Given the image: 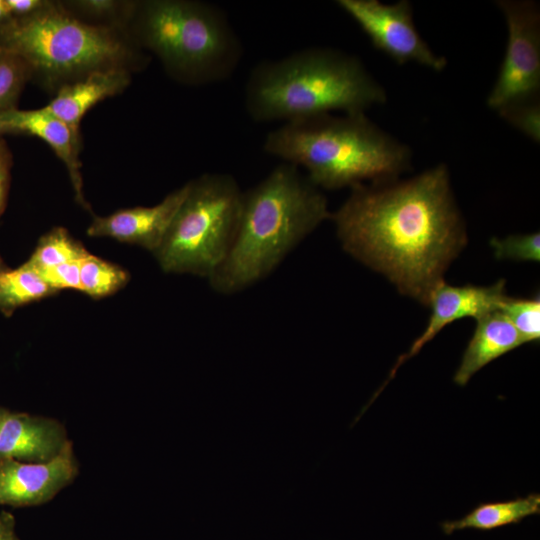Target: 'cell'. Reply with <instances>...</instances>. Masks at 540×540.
<instances>
[{"instance_id": "obj_1", "label": "cell", "mask_w": 540, "mask_h": 540, "mask_svg": "<svg viewBox=\"0 0 540 540\" xmlns=\"http://www.w3.org/2000/svg\"><path fill=\"white\" fill-rule=\"evenodd\" d=\"M331 213L343 249L427 305L466 244L445 164L406 180L358 184Z\"/></svg>"}, {"instance_id": "obj_2", "label": "cell", "mask_w": 540, "mask_h": 540, "mask_svg": "<svg viewBox=\"0 0 540 540\" xmlns=\"http://www.w3.org/2000/svg\"><path fill=\"white\" fill-rule=\"evenodd\" d=\"M330 217L321 190L297 166L278 165L243 192L236 236L226 259L208 279L211 288L232 295L260 282Z\"/></svg>"}, {"instance_id": "obj_3", "label": "cell", "mask_w": 540, "mask_h": 540, "mask_svg": "<svg viewBox=\"0 0 540 540\" xmlns=\"http://www.w3.org/2000/svg\"><path fill=\"white\" fill-rule=\"evenodd\" d=\"M263 150L303 167L319 189L354 187L397 179L410 168V148L372 122L366 113L298 118L270 131Z\"/></svg>"}, {"instance_id": "obj_4", "label": "cell", "mask_w": 540, "mask_h": 540, "mask_svg": "<svg viewBox=\"0 0 540 540\" xmlns=\"http://www.w3.org/2000/svg\"><path fill=\"white\" fill-rule=\"evenodd\" d=\"M386 99L385 89L357 57L327 47L259 63L244 90L245 109L256 122L366 113Z\"/></svg>"}, {"instance_id": "obj_5", "label": "cell", "mask_w": 540, "mask_h": 540, "mask_svg": "<svg viewBox=\"0 0 540 540\" xmlns=\"http://www.w3.org/2000/svg\"><path fill=\"white\" fill-rule=\"evenodd\" d=\"M141 37L169 72L196 85L228 79L243 54L226 14L206 2H148L142 9Z\"/></svg>"}, {"instance_id": "obj_6", "label": "cell", "mask_w": 540, "mask_h": 540, "mask_svg": "<svg viewBox=\"0 0 540 540\" xmlns=\"http://www.w3.org/2000/svg\"><path fill=\"white\" fill-rule=\"evenodd\" d=\"M187 185L186 196L153 254L166 273L209 279L234 242L243 191L227 173H205Z\"/></svg>"}, {"instance_id": "obj_7", "label": "cell", "mask_w": 540, "mask_h": 540, "mask_svg": "<svg viewBox=\"0 0 540 540\" xmlns=\"http://www.w3.org/2000/svg\"><path fill=\"white\" fill-rule=\"evenodd\" d=\"M0 46L22 58L31 70L53 76L119 67L129 54L110 29L79 21L49 4L0 25Z\"/></svg>"}, {"instance_id": "obj_8", "label": "cell", "mask_w": 540, "mask_h": 540, "mask_svg": "<svg viewBox=\"0 0 540 540\" xmlns=\"http://www.w3.org/2000/svg\"><path fill=\"white\" fill-rule=\"evenodd\" d=\"M505 16L507 46L497 79L487 97L489 108H500L520 100L539 97L540 10L534 1L500 0Z\"/></svg>"}, {"instance_id": "obj_9", "label": "cell", "mask_w": 540, "mask_h": 540, "mask_svg": "<svg viewBox=\"0 0 540 540\" xmlns=\"http://www.w3.org/2000/svg\"><path fill=\"white\" fill-rule=\"evenodd\" d=\"M368 36L373 46L398 64L414 62L440 72L447 59L437 55L419 34L412 5L407 0L384 4L378 0H338Z\"/></svg>"}, {"instance_id": "obj_10", "label": "cell", "mask_w": 540, "mask_h": 540, "mask_svg": "<svg viewBox=\"0 0 540 540\" xmlns=\"http://www.w3.org/2000/svg\"><path fill=\"white\" fill-rule=\"evenodd\" d=\"M506 296L503 279L490 286H454L445 283L444 280L441 281L429 296L427 305L431 307V314L425 330L414 340L408 352L398 358L382 388L395 376L396 371L405 361L416 355L445 326L463 318L478 320L497 311Z\"/></svg>"}, {"instance_id": "obj_11", "label": "cell", "mask_w": 540, "mask_h": 540, "mask_svg": "<svg viewBox=\"0 0 540 540\" xmlns=\"http://www.w3.org/2000/svg\"><path fill=\"white\" fill-rule=\"evenodd\" d=\"M77 473L71 442L48 462L0 460V505L26 507L46 503L69 485Z\"/></svg>"}, {"instance_id": "obj_12", "label": "cell", "mask_w": 540, "mask_h": 540, "mask_svg": "<svg viewBox=\"0 0 540 540\" xmlns=\"http://www.w3.org/2000/svg\"><path fill=\"white\" fill-rule=\"evenodd\" d=\"M188 190L187 183L154 206H138L95 216L87 229L90 237H107L134 244L154 253L160 246Z\"/></svg>"}, {"instance_id": "obj_13", "label": "cell", "mask_w": 540, "mask_h": 540, "mask_svg": "<svg viewBox=\"0 0 540 540\" xmlns=\"http://www.w3.org/2000/svg\"><path fill=\"white\" fill-rule=\"evenodd\" d=\"M69 442L59 421L7 411L0 429V460L48 462L58 456Z\"/></svg>"}, {"instance_id": "obj_14", "label": "cell", "mask_w": 540, "mask_h": 540, "mask_svg": "<svg viewBox=\"0 0 540 540\" xmlns=\"http://www.w3.org/2000/svg\"><path fill=\"white\" fill-rule=\"evenodd\" d=\"M0 118L5 133L34 135L53 149L68 170L77 202L85 209H89L83 194L81 163L79 161V135L44 107L34 110L14 108L1 113Z\"/></svg>"}, {"instance_id": "obj_15", "label": "cell", "mask_w": 540, "mask_h": 540, "mask_svg": "<svg viewBox=\"0 0 540 540\" xmlns=\"http://www.w3.org/2000/svg\"><path fill=\"white\" fill-rule=\"evenodd\" d=\"M122 67L98 69L64 85L44 108L66 123L77 135L81 119L99 101L122 91L129 83Z\"/></svg>"}, {"instance_id": "obj_16", "label": "cell", "mask_w": 540, "mask_h": 540, "mask_svg": "<svg viewBox=\"0 0 540 540\" xmlns=\"http://www.w3.org/2000/svg\"><path fill=\"white\" fill-rule=\"evenodd\" d=\"M522 344L519 333L499 310L481 317L455 372L454 382L465 386L484 366Z\"/></svg>"}, {"instance_id": "obj_17", "label": "cell", "mask_w": 540, "mask_h": 540, "mask_svg": "<svg viewBox=\"0 0 540 540\" xmlns=\"http://www.w3.org/2000/svg\"><path fill=\"white\" fill-rule=\"evenodd\" d=\"M540 513V495L530 494L501 502L482 503L464 517L441 523L447 535L463 529L492 530L520 523L528 516Z\"/></svg>"}, {"instance_id": "obj_18", "label": "cell", "mask_w": 540, "mask_h": 540, "mask_svg": "<svg viewBox=\"0 0 540 540\" xmlns=\"http://www.w3.org/2000/svg\"><path fill=\"white\" fill-rule=\"evenodd\" d=\"M56 293L27 262L0 272V311L10 316L17 308Z\"/></svg>"}, {"instance_id": "obj_19", "label": "cell", "mask_w": 540, "mask_h": 540, "mask_svg": "<svg viewBox=\"0 0 540 540\" xmlns=\"http://www.w3.org/2000/svg\"><path fill=\"white\" fill-rule=\"evenodd\" d=\"M89 252L63 227H56L40 238L26 261L37 272L72 261L82 260Z\"/></svg>"}, {"instance_id": "obj_20", "label": "cell", "mask_w": 540, "mask_h": 540, "mask_svg": "<svg viewBox=\"0 0 540 540\" xmlns=\"http://www.w3.org/2000/svg\"><path fill=\"white\" fill-rule=\"evenodd\" d=\"M129 278L123 268L90 253L81 260V291L92 298L114 294L127 284Z\"/></svg>"}, {"instance_id": "obj_21", "label": "cell", "mask_w": 540, "mask_h": 540, "mask_svg": "<svg viewBox=\"0 0 540 540\" xmlns=\"http://www.w3.org/2000/svg\"><path fill=\"white\" fill-rule=\"evenodd\" d=\"M499 311L510 321L519 333L523 344L538 342L540 339V299L512 298L506 296Z\"/></svg>"}, {"instance_id": "obj_22", "label": "cell", "mask_w": 540, "mask_h": 540, "mask_svg": "<svg viewBox=\"0 0 540 540\" xmlns=\"http://www.w3.org/2000/svg\"><path fill=\"white\" fill-rule=\"evenodd\" d=\"M30 71L18 55L7 50L0 54V114L16 108Z\"/></svg>"}, {"instance_id": "obj_23", "label": "cell", "mask_w": 540, "mask_h": 540, "mask_svg": "<svg viewBox=\"0 0 540 540\" xmlns=\"http://www.w3.org/2000/svg\"><path fill=\"white\" fill-rule=\"evenodd\" d=\"M498 114L511 126L536 143L540 142V103L539 97L510 103Z\"/></svg>"}, {"instance_id": "obj_24", "label": "cell", "mask_w": 540, "mask_h": 540, "mask_svg": "<svg viewBox=\"0 0 540 540\" xmlns=\"http://www.w3.org/2000/svg\"><path fill=\"white\" fill-rule=\"evenodd\" d=\"M490 244L497 259L533 262L540 260L539 232L512 235L503 239L493 238Z\"/></svg>"}, {"instance_id": "obj_25", "label": "cell", "mask_w": 540, "mask_h": 540, "mask_svg": "<svg viewBox=\"0 0 540 540\" xmlns=\"http://www.w3.org/2000/svg\"><path fill=\"white\" fill-rule=\"evenodd\" d=\"M81 260L63 263L38 272L44 281L55 291L74 289L81 291Z\"/></svg>"}, {"instance_id": "obj_26", "label": "cell", "mask_w": 540, "mask_h": 540, "mask_svg": "<svg viewBox=\"0 0 540 540\" xmlns=\"http://www.w3.org/2000/svg\"><path fill=\"white\" fill-rule=\"evenodd\" d=\"M11 167V152L2 135H0V216L6 206L11 179Z\"/></svg>"}, {"instance_id": "obj_27", "label": "cell", "mask_w": 540, "mask_h": 540, "mask_svg": "<svg viewBox=\"0 0 540 540\" xmlns=\"http://www.w3.org/2000/svg\"><path fill=\"white\" fill-rule=\"evenodd\" d=\"M12 18H21L31 15L47 4L40 0H5Z\"/></svg>"}, {"instance_id": "obj_28", "label": "cell", "mask_w": 540, "mask_h": 540, "mask_svg": "<svg viewBox=\"0 0 540 540\" xmlns=\"http://www.w3.org/2000/svg\"><path fill=\"white\" fill-rule=\"evenodd\" d=\"M0 540H20L16 534L14 516L8 512L0 513Z\"/></svg>"}, {"instance_id": "obj_29", "label": "cell", "mask_w": 540, "mask_h": 540, "mask_svg": "<svg viewBox=\"0 0 540 540\" xmlns=\"http://www.w3.org/2000/svg\"><path fill=\"white\" fill-rule=\"evenodd\" d=\"M83 8L94 14H107L116 7V3L110 0H90L80 2Z\"/></svg>"}, {"instance_id": "obj_30", "label": "cell", "mask_w": 540, "mask_h": 540, "mask_svg": "<svg viewBox=\"0 0 540 540\" xmlns=\"http://www.w3.org/2000/svg\"><path fill=\"white\" fill-rule=\"evenodd\" d=\"M12 18L5 0H0V25L8 22Z\"/></svg>"}, {"instance_id": "obj_31", "label": "cell", "mask_w": 540, "mask_h": 540, "mask_svg": "<svg viewBox=\"0 0 540 540\" xmlns=\"http://www.w3.org/2000/svg\"><path fill=\"white\" fill-rule=\"evenodd\" d=\"M7 411H8V410H6V409L0 407V429H1V425H2L3 419H4V417H5L6 413H7Z\"/></svg>"}, {"instance_id": "obj_32", "label": "cell", "mask_w": 540, "mask_h": 540, "mask_svg": "<svg viewBox=\"0 0 540 540\" xmlns=\"http://www.w3.org/2000/svg\"><path fill=\"white\" fill-rule=\"evenodd\" d=\"M5 133L1 118H0V135H3Z\"/></svg>"}, {"instance_id": "obj_33", "label": "cell", "mask_w": 540, "mask_h": 540, "mask_svg": "<svg viewBox=\"0 0 540 540\" xmlns=\"http://www.w3.org/2000/svg\"><path fill=\"white\" fill-rule=\"evenodd\" d=\"M4 269H6V268H5L4 263H3V261H2V259L0 257V272L3 271Z\"/></svg>"}, {"instance_id": "obj_34", "label": "cell", "mask_w": 540, "mask_h": 540, "mask_svg": "<svg viewBox=\"0 0 540 540\" xmlns=\"http://www.w3.org/2000/svg\"><path fill=\"white\" fill-rule=\"evenodd\" d=\"M4 51V49L0 46V54Z\"/></svg>"}]
</instances>
